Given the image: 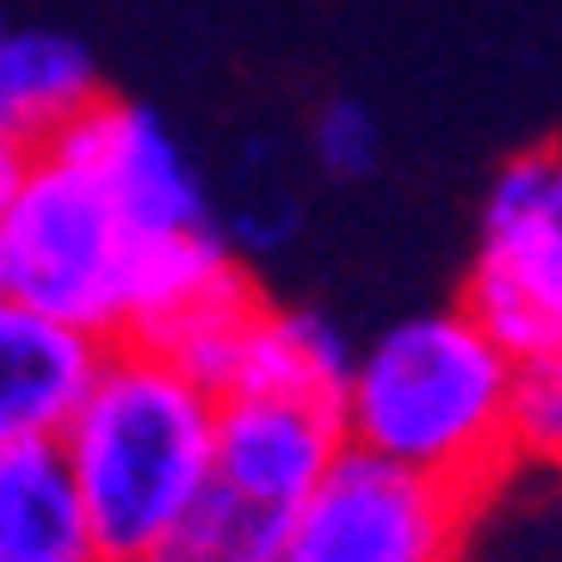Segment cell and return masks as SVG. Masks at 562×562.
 Masks as SVG:
<instances>
[{"mask_svg": "<svg viewBox=\"0 0 562 562\" xmlns=\"http://www.w3.org/2000/svg\"><path fill=\"white\" fill-rule=\"evenodd\" d=\"M470 495L347 446L284 519L272 562H451Z\"/></svg>", "mask_w": 562, "mask_h": 562, "instance_id": "5b68a950", "label": "cell"}, {"mask_svg": "<svg viewBox=\"0 0 562 562\" xmlns=\"http://www.w3.org/2000/svg\"><path fill=\"white\" fill-rule=\"evenodd\" d=\"M0 297H7V272H0Z\"/></svg>", "mask_w": 562, "mask_h": 562, "instance_id": "2e32d148", "label": "cell"}, {"mask_svg": "<svg viewBox=\"0 0 562 562\" xmlns=\"http://www.w3.org/2000/svg\"><path fill=\"white\" fill-rule=\"evenodd\" d=\"M451 562H562V470L513 458L463 507Z\"/></svg>", "mask_w": 562, "mask_h": 562, "instance_id": "8fae6325", "label": "cell"}, {"mask_svg": "<svg viewBox=\"0 0 562 562\" xmlns=\"http://www.w3.org/2000/svg\"><path fill=\"white\" fill-rule=\"evenodd\" d=\"M347 451V427L334 402L303 396H216V451L211 476L297 513V501L328 476V463Z\"/></svg>", "mask_w": 562, "mask_h": 562, "instance_id": "8992f818", "label": "cell"}, {"mask_svg": "<svg viewBox=\"0 0 562 562\" xmlns=\"http://www.w3.org/2000/svg\"><path fill=\"white\" fill-rule=\"evenodd\" d=\"M310 155L328 180H371L383 161V124L364 100H328L310 124Z\"/></svg>", "mask_w": 562, "mask_h": 562, "instance_id": "5bb4252c", "label": "cell"}, {"mask_svg": "<svg viewBox=\"0 0 562 562\" xmlns=\"http://www.w3.org/2000/svg\"><path fill=\"white\" fill-rule=\"evenodd\" d=\"M513 359L562 340V149H519L482 192L458 303Z\"/></svg>", "mask_w": 562, "mask_h": 562, "instance_id": "277c9868", "label": "cell"}, {"mask_svg": "<svg viewBox=\"0 0 562 562\" xmlns=\"http://www.w3.org/2000/svg\"><path fill=\"white\" fill-rule=\"evenodd\" d=\"M340 427L408 476L482 495L513 463V352L463 310L402 315L352 352Z\"/></svg>", "mask_w": 562, "mask_h": 562, "instance_id": "7a4b0ae2", "label": "cell"}, {"mask_svg": "<svg viewBox=\"0 0 562 562\" xmlns=\"http://www.w3.org/2000/svg\"><path fill=\"white\" fill-rule=\"evenodd\" d=\"M105 340L68 328L19 297H0V446L63 439L100 371Z\"/></svg>", "mask_w": 562, "mask_h": 562, "instance_id": "52a82bcc", "label": "cell"}, {"mask_svg": "<svg viewBox=\"0 0 562 562\" xmlns=\"http://www.w3.org/2000/svg\"><path fill=\"white\" fill-rule=\"evenodd\" d=\"M93 100H105V81L81 37L0 19V143L19 155L44 149Z\"/></svg>", "mask_w": 562, "mask_h": 562, "instance_id": "ba28073f", "label": "cell"}, {"mask_svg": "<svg viewBox=\"0 0 562 562\" xmlns=\"http://www.w3.org/2000/svg\"><path fill=\"white\" fill-rule=\"evenodd\" d=\"M347 364H352V347L328 315L260 303L223 396H303V402H334L340 408Z\"/></svg>", "mask_w": 562, "mask_h": 562, "instance_id": "30bf717a", "label": "cell"}, {"mask_svg": "<svg viewBox=\"0 0 562 562\" xmlns=\"http://www.w3.org/2000/svg\"><path fill=\"white\" fill-rule=\"evenodd\" d=\"M7 297L93 340H149L216 284L248 272L223 235L161 241L136 223L105 173L68 136L19 161L0 199Z\"/></svg>", "mask_w": 562, "mask_h": 562, "instance_id": "6da1fadb", "label": "cell"}, {"mask_svg": "<svg viewBox=\"0 0 562 562\" xmlns=\"http://www.w3.org/2000/svg\"><path fill=\"white\" fill-rule=\"evenodd\" d=\"M68 476L105 562H136L211 482L216 390L149 340H105L63 427Z\"/></svg>", "mask_w": 562, "mask_h": 562, "instance_id": "3957f363", "label": "cell"}, {"mask_svg": "<svg viewBox=\"0 0 562 562\" xmlns=\"http://www.w3.org/2000/svg\"><path fill=\"white\" fill-rule=\"evenodd\" d=\"M284 507L241 495L229 482H204V495L173 519L136 562H272L284 538Z\"/></svg>", "mask_w": 562, "mask_h": 562, "instance_id": "7c38bea8", "label": "cell"}, {"mask_svg": "<svg viewBox=\"0 0 562 562\" xmlns=\"http://www.w3.org/2000/svg\"><path fill=\"white\" fill-rule=\"evenodd\" d=\"M513 458L562 470V340L513 359Z\"/></svg>", "mask_w": 562, "mask_h": 562, "instance_id": "4fadbf2b", "label": "cell"}, {"mask_svg": "<svg viewBox=\"0 0 562 562\" xmlns=\"http://www.w3.org/2000/svg\"><path fill=\"white\" fill-rule=\"evenodd\" d=\"M19 161H25V155L13 149V143H0V199H7V186H13V173H19Z\"/></svg>", "mask_w": 562, "mask_h": 562, "instance_id": "9a60e30c", "label": "cell"}, {"mask_svg": "<svg viewBox=\"0 0 562 562\" xmlns=\"http://www.w3.org/2000/svg\"><path fill=\"white\" fill-rule=\"evenodd\" d=\"M0 562H105L56 439L0 446Z\"/></svg>", "mask_w": 562, "mask_h": 562, "instance_id": "9c48e42d", "label": "cell"}]
</instances>
